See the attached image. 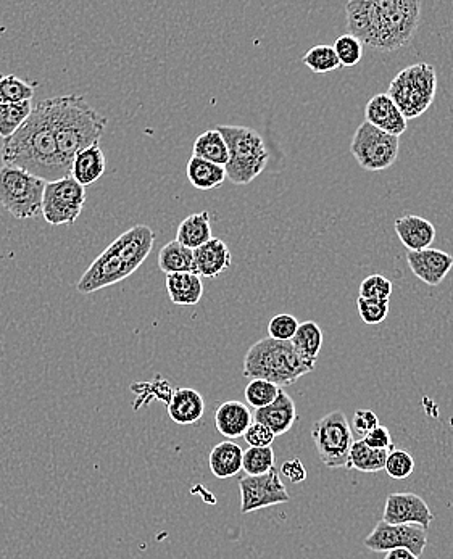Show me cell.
I'll use <instances>...</instances> for the list:
<instances>
[{
    "mask_svg": "<svg viewBox=\"0 0 453 559\" xmlns=\"http://www.w3.org/2000/svg\"><path fill=\"white\" fill-rule=\"evenodd\" d=\"M2 163L54 183L71 176L70 168L60 157L57 137H55L49 99L34 104L30 118L2 144Z\"/></svg>",
    "mask_w": 453,
    "mask_h": 559,
    "instance_id": "obj_1",
    "label": "cell"
},
{
    "mask_svg": "<svg viewBox=\"0 0 453 559\" xmlns=\"http://www.w3.org/2000/svg\"><path fill=\"white\" fill-rule=\"evenodd\" d=\"M155 232L146 224H136L92 261L76 284L79 294H94L97 290L125 281L138 271L154 249Z\"/></svg>",
    "mask_w": 453,
    "mask_h": 559,
    "instance_id": "obj_2",
    "label": "cell"
},
{
    "mask_svg": "<svg viewBox=\"0 0 453 559\" xmlns=\"http://www.w3.org/2000/svg\"><path fill=\"white\" fill-rule=\"evenodd\" d=\"M55 137L60 157L70 168L76 155L91 145L99 144L109 120L91 107L81 96H60L49 99Z\"/></svg>",
    "mask_w": 453,
    "mask_h": 559,
    "instance_id": "obj_3",
    "label": "cell"
},
{
    "mask_svg": "<svg viewBox=\"0 0 453 559\" xmlns=\"http://www.w3.org/2000/svg\"><path fill=\"white\" fill-rule=\"evenodd\" d=\"M313 368L300 360L291 342L262 339L252 345L244 358V376L265 379L276 386H291L300 377L312 373Z\"/></svg>",
    "mask_w": 453,
    "mask_h": 559,
    "instance_id": "obj_4",
    "label": "cell"
},
{
    "mask_svg": "<svg viewBox=\"0 0 453 559\" xmlns=\"http://www.w3.org/2000/svg\"><path fill=\"white\" fill-rule=\"evenodd\" d=\"M421 17L418 0H373V39L370 47L395 52L408 46Z\"/></svg>",
    "mask_w": 453,
    "mask_h": 559,
    "instance_id": "obj_5",
    "label": "cell"
},
{
    "mask_svg": "<svg viewBox=\"0 0 453 559\" xmlns=\"http://www.w3.org/2000/svg\"><path fill=\"white\" fill-rule=\"evenodd\" d=\"M225 137L229 149V162L225 166L229 181L246 186L265 171L270 154L262 136L246 126H217Z\"/></svg>",
    "mask_w": 453,
    "mask_h": 559,
    "instance_id": "obj_6",
    "label": "cell"
},
{
    "mask_svg": "<svg viewBox=\"0 0 453 559\" xmlns=\"http://www.w3.org/2000/svg\"><path fill=\"white\" fill-rule=\"evenodd\" d=\"M437 91L436 68L429 63H416L400 71L389 84V96L404 113L407 120H413L433 105Z\"/></svg>",
    "mask_w": 453,
    "mask_h": 559,
    "instance_id": "obj_7",
    "label": "cell"
},
{
    "mask_svg": "<svg viewBox=\"0 0 453 559\" xmlns=\"http://www.w3.org/2000/svg\"><path fill=\"white\" fill-rule=\"evenodd\" d=\"M47 181L15 168H0V205L17 220H31L42 212Z\"/></svg>",
    "mask_w": 453,
    "mask_h": 559,
    "instance_id": "obj_8",
    "label": "cell"
},
{
    "mask_svg": "<svg viewBox=\"0 0 453 559\" xmlns=\"http://www.w3.org/2000/svg\"><path fill=\"white\" fill-rule=\"evenodd\" d=\"M312 439L316 452L326 468L347 466L355 440L352 426L342 411L336 410L318 419L312 427Z\"/></svg>",
    "mask_w": 453,
    "mask_h": 559,
    "instance_id": "obj_9",
    "label": "cell"
},
{
    "mask_svg": "<svg viewBox=\"0 0 453 559\" xmlns=\"http://www.w3.org/2000/svg\"><path fill=\"white\" fill-rule=\"evenodd\" d=\"M400 139L384 133L368 121L358 126L352 137L350 152L358 165L366 171H383L391 168L399 157Z\"/></svg>",
    "mask_w": 453,
    "mask_h": 559,
    "instance_id": "obj_10",
    "label": "cell"
},
{
    "mask_svg": "<svg viewBox=\"0 0 453 559\" xmlns=\"http://www.w3.org/2000/svg\"><path fill=\"white\" fill-rule=\"evenodd\" d=\"M86 197V187L71 176L47 183L42 200V216L52 226H71L83 212Z\"/></svg>",
    "mask_w": 453,
    "mask_h": 559,
    "instance_id": "obj_11",
    "label": "cell"
},
{
    "mask_svg": "<svg viewBox=\"0 0 453 559\" xmlns=\"http://www.w3.org/2000/svg\"><path fill=\"white\" fill-rule=\"evenodd\" d=\"M239 490L242 514L254 513L268 506L283 505L291 500V495L276 469H271L270 473L263 476L241 477Z\"/></svg>",
    "mask_w": 453,
    "mask_h": 559,
    "instance_id": "obj_12",
    "label": "cell"
},
{
    "mask_svg": "<svg viewBox=\"0 0 453 559\" xmlns=\"http://www.w3.org/2000/svg\"><path fill=\"white\" fill-rule=\"evenodd\" d=\"M363 543L368 550L375 551V553H387V551L407 548L416 556H421L428 545V534H426V529L420 526L379 521Z\"/></svg>",
    "mask_w": 453,
    "mask_h": 559,
    "instance_id": "obj_13",
    "label": "cell"
},
{
    "mask_svg": "<svg viewBox=\"0 0 453 559\" xmlns=\"http://www.w3.org/2000/svg\"><path fill=\"white\" fill-rule=\"evenodd\" d=\"M433 519L428 503L416 493H391L387 497L383 521L389 524H410L428 529Z\"/></svg>",
    "mask_w": 453,
    "mask_h": 559,
    "instance_id": "obj_14",
    "label": "cell"
},
{
    "mask_svg": "<svg viewBox=\"0 0 453 559\" xmlns=\"http://www.w3.org/2000/svg\"><path fill=\"white\" fill-rule=\"evenodd\" d=\"M407 263L416 278L428 286H439L453 268V257L444 250L429 247L420 252H408Z\"/></svg>",
    "mask_w": 453,
    "mask_h": 559,
    "instance_id": "obj_15",
    "label": "cell"
},
{
    "mask_svg": "<svg viewBox=\"0 0 453 559\" xmlns=\"http://www.w3.org/2000/svg\"><path fill=\"white\" fill-rule=\"evenodd\" d=\"M365 121L395 137H400L407 131L408 120L389 94L371 97L366 104Z\"/></svg>",
    "mask_w": 453,
    "mask_h": 559,
    "instance_id": "obj_16",
    "label": "cell"
},
{
    "mask_svg": "<svg viewBox=\"0 0 453 559\" xmlns=\"http://www.w3.org/2000/svg\"><path fill=\"white\" fill-rule=\"evenodd\" d=\"M168 416L179 426L199 423L205 413V400L191 387H179L171 392L167 403Z\"/></svg>",
    "mask_w": 453,
    "mask_h": 559,
    "instance_id": "obj_17",
    "label": "cell"
},
{
    "mask_svg": "<svg viewBox=\"0 0 453 559\" xmlns=\"http://www.w3.org/2000/svg\"><path fill=\"white\" fill-rule=\"evenodd\" d=\"M255 423L268 427L276 437L291 431L297 421L296 403L283 389L271 405L255 411Z\"/></svg>",
    "mask_w": 453,
    "mask_h": 559,
    "instance_id": "obj_18",
    "label": "cell"
},
{
    "mask_svg": "<svg viewBox=\"0 0 453 559\" xmlns=\"http://www.w3.org/2000/svg\"><path fill=\"white\" fill-rule=\"evenodd\" d=\"M395 232L408 252H420L433 245L436 239V228L431 221L423 216H400L394 223Z\"/></svg>",
    "mask_w": 453,
    "mask_h": 559,
    "instance_id": "obj_19",
    "label": "cell"
},
{
    "mask_svg": "<svg viewBox=\"0 0 453 559\" xmlns=\"http://www.w3.org/2000/svg\"><path fill=\"white\" fill-rule=\"evenodd\" d=\"M196 257V271L200 278H218L233 265V255L228 245L221 239L213 237L212 241L194 250Z\"/></svg>",
    "mask_w": 453,
    "mask_h": 559,
    "instance_id": "obj_20",
    "label": "cell"
},
{
    "mask_svg": "<svg viewBox=\"0 0 453 559\" xmlns=\"http://www.w3.org/2000/svg\"><path fill=\"white\" fill-rule=\"evenodd\" d=\"M252 424L254 416L250 413L249 406L237 400L221 403L215 413V426L226 439L244 437Z\"/></svg>",
    "mask_w": 453,
    "mask_h": 559,
    "instance_id": "obj_21",
    "label": "cell"
},
{
    "mask_svg": "<svg viewBox=\"0 0 453 559\" xmlns=\"http://www.w3.org/2000/svg\"><path fill=\"white\" fill-rule=\"evenodd\" d=\"M165 284L171 302L179 307H194L204 297V282L197 273L168 274Z\"/></svg>",
    "mask_w": 453,
    "mask_h": 559,
    "instance_id": "obj_22",
    "label": "cell"
},
{
    "mask_svg": "<svg viewBox=\"0 0 453 559\" xmlns=\"http://www.w3.org/2000/svg\"><path fill=\"white\" fill-rule=\"evenodd\" d=\"M107 168L104 150L100 145H91L88 149L81 150L71 165V178L78 181L81 186H91L104 176Z\"/></svg>",
    "mask_w": 453,
    "mask_h": 559,
    "instance_id": "obj_23",
    "label": "cell"
},
{
    "mask_svg": "<svg viewBox=\"0 0 453 559\" xmlns=\"http://www.w3.org/2000/svg\"><path fill=\"white\" fill-rule=\"evenodd\" d=\"M242 461H244V450L229 440L215 445L208 456L210 471L218 479L236 476L242 469Z\"/></svg>",
    "mask_w": 453,
    "mask_h": 559,
    "instance_id": "obj_24",
    "label": "cell"
},
{
    "mask_svg": "<svg viewBox=\"0 0 453 559\" xmlns=\"http://www.w3.org/2000/svg\"><path fill=\"white\" fill-rule=\"evenodd\" d=\"M345 15L350 36L370 46L373 39V0H350L345 5Z\"/></svg>",
    "mask_w": 453,
    "mask_h": 559,
    "instance_id": "obj_25",
    "label": "cell"
},
{
    "mask_svg": "<svg viewBox=\"0 0 453 559\" xmlns=\"http://www.w3.org/2000/svg\"><path fill=\"white\" fill-rule=\"evenodd\" d=\"M212 239V223L208 212L194 213L184 218L176 232V241L191 250L199 249Z\"/></svg>",
    "mask_w": 453,
    "mask_h": 559,
    "instance_id": "obj_26",
    "label": "cell"
},
{
    "mask_svg": "<svg viewBox=\"0 0 453 559\" xmlns=\"http://www.w3.org/2000/svg\"><path fill=\"white\" fill-rule=\"evenodd\" d=\"M291 344L300 360L315 369L316 360L320 357L321 347H323V332H321L320 326L315 321L300 323L296 336L292 337Z\"/></svg>",
    "mask_w": 453,
    "mask_h": 559,
    "instance_id": "obj_27",
    "label": "cell"
},
{
    "mask_svg": "<svg viewBox=\"0 0 453 559\" xmlns=\"http://www.w3.org/2000/svg\"><path fill=\"white\" fill-rule=\"evenodd\" d=\"M158 268L167 274L197 273L194 250L184 247L178 241L163 245L158 252Z\"/></svg>",
    "mask_w": 453,
    "mask_h": 559,
    "instance_id": "obj_28",
    "label": "cell"
},
{
    "mask_svg": "<svg viewBox=\"0 0 453 559\" xmlns=\"http://www.w3.org/2000/svg\"><path fill=\"white\" fill-rule=\"evenodd\" d=\"M186 173H188L189 183L199 191L217 189V187L223 186L225 179L228 178L225 166L215 165V163L207 162L194 155L189 160Z\"/></svg>",
    "mask_w": 453,
    "mask_h": 559,
    "instance_id": "obj_29",
    "label": "cell"
},
{
    "mask_svg": "<svg viewBox=\"0 0 453 559\" xmlns=\"http://www.w3.org/2000/svg\"><path fill=\"white\" fill-rule=\"evenodd\" d=\"M192 155L220 166H226L229 162L228 144L217 128L207 129L205 133L197 137Z\"/></svg>",
    "mask_w": 453,
    "mask_h": 559,
    "instance_id": "obj_30",
    "label": "cell"
},
{
    "mask_svg": "<svg viewBox=\"0 0 453 559\" xmlns=\"http://www.w3.org/2000/svg\"><path fill=\"white\" fill-rule=\"evenodd\" d=\"M387 456H389L387 450H376L368 447L365 440H357L350 450L349 461L345 468L357 469L362 473H379L386 469Z\"/></svg>",
    "mask_w": 453,
    "mask_h": 559,
    "instance_id": "obj_31",
    "label": "cell"
},
{
    "mask_svg": "<svg viewBox=\"0 0 453 559\" xmlns=\"http://www.w3.org/2000/svg\"><path fill=\"white\" fill-rule=\"evenodd\" d=\"M33 102L21 104H0V137L9 139L17 133L33 112Z\"/></svg>",
    "mask_w": 453,
    "mask_h": 559,
    "instance_id": "obj_32",
    "label": "cell"
},
{
    "mask_svg": "<svg viewBox=\"0 0 453 559\" xmlns=\"http://www.w3.org/2000/svg\"><path fill=\"white\" fill-rule=\"evenodd\" d=\"M275 450L271 447L255 448L249 447L244 452L242 469L246 476H263L275 469Z\"/></svg>",
    "mask_w": 453,
    "mask_h": 559,
    "instance_id": "obj_33",
    "label": "cell"
},
{
    "mask_svg": "<svg viewBox=\"0 0 453 559\" xmlns=\"http://www.w3.org/2000/svg\"><path fill=\"white\" fill-rule=\"evenodd\" d=\"M34 86L15 75H0V104L31 102Z\"/></svg>",
    "mask_w": 453,
    "mask_h": 559,
    "instance_id": "obj_34",
    "label": "cell"
},
{
    "mask_svg": "<svg viewBox=\"0 0 453 559\" xmlns=\"http://www.w3.org/2000/svg\"><path fill=\"white\" fill-rule=\"evenodd\" d=\"M302 62L316 75H325V73H331V71L341 68V62L337 58L336 50H334L333 46H325V44L308 50L307 54L302 58Z\"/></svg>",
    "mask_w": 453,
    "mask_h": 559,
    "instance_id": "obj_35",
    "label": "cell"
},
{
    "mask_svg": "<svg viewBox=\"0 0 453 559\" xmlns=\"http://www.w3.org/2000/svg\"><path fill=\"white\" fill-rule=\"evenodd\" d=\"M281 387L265 379H252L246 387V400L255 410H262L278 398Z\"/></svg>",
    "mask_w": 453,
    "mask_h": 559,
    "instance_id": "obj_36",
    "label": "cell"
},
{
    "mask_svg": "<svg viewBox=\"0 0 453 559\" xmlns=\"http://www.w3.org/2000/svg\"><path fill=\"white\" fill-rule=\"evenodd\" d=\"M334 50L341 62V67L352 68L360 63L363 57V42L358 41L349 33L342 34L334 41Z\"/></svg>",
    "mask_w": 453,
    "mask_h": 559,
    "instance_id": "obj_37",
    "label": "cell"
},
{
    "mask_svg": "<svg viewBox=\"0 0 453 559\" xmlns=\"http://www.w3.org/2000/svg\"><path fill=\"white\" fill-rule=\"evenodd\" d=\"M392 282L381 274H371L360 284V297L379 302H391Z\"/></svg>",
    "mask_w": 453,
    "mask_h": 559,
    "instance_id": "obj_38",
    "label": "cell"
},
{
    "mask_svg": "<svg viewBox=\"0 0 453 559\" xmlns=\"http://www.w3.org/2000/svg\"><path fill=\"white\" fill-rule=\"evenodd\" d=\"M415 471V460L407 450H391L387 456L386 473L392 479L402 481L412 476Z\"/></svg>",
    "mask_w": 453,
    "mask_h": 559,
    "instance_id": "obj_39",
    "label": "cell"
},
{
    "mask_svg": "<svg viewBox=\"0 0 453 559\" xmlns=\"http://www.w3.org/2000/svg\"><path fill=\"white\" fill-rule=\"evenodd\" d=\"M299 326L300 323L296 316L283 313V315H276L275 318L271 319L270 324H268V334H270L271 339L291 342L292 337L296 336Z\"/></svg>",
    "mask_w": 453,
    "mask_h": 559,
    "instance_id": "obj_40",
    "label": "cell"
},
{
    "mask_svg": "<svg viewBox=\"0 0 453 559\" xmlns=\"http://www.w3.org/2000/svg\"><path fill=\"white\" fill-rule=\"evenodd\" d=\"M357 307L360 318L366 324L384 323L387 315H389V302H379V300H368L358 297Z\"/></svg>",
    "mask_w": 453,
    "mask_h": 559,
    "instance_id": "obj_41",
    "label": "cell"
},
{
    "mask_svg": "<svg viewBox=\"0 0 453 559\" xmlns=\"http://www.w3.org/2000/svg\"><path fill=\"white\" fill-rule=\"evenodd\" d=\"M275 439L276 435L260 423L252 424L249 431L244 435V440L249 444V447L255 448L271 447Z\"/></svg>",
    "mask_w": 453,
    "mask_h": 559,
    "instance_id": "obj_42",
    "label": "cell"
},
{
    "mask_svg": "<svg viewBox=\"0 0 453 559\" xmlns=\"http://www.w3.org/2000/svg\"><path fill=\"white\" fill-rule=\"evenodd\" d=\"M352 426H354V431L363 439L365 435L370 434L373 429L379 426V419L375 411L357 410L354 413Z\"/></svg>",
    "mask_w": 453,
    "mask_h": 559,
    "instance_id": "obj_43",
    "label": "cell"
},
{
    "mask_svg": "<svg viewBox=\"0 0 453 559\" xmlns=\"http://www.w3.org/2000/svg\"><path fill=\"white\" fill-rule=\"evenodd\" d=\"M363 440H365V444L368 445V447L376 448V450H387V452H391L392 447H394V445H392L391 432H389L387 427L381 426V424H379L376 429H373L370 434L365 435Z\"/></svg>",
    "mask_w": 453,
    "mask_h": 559,
    "instance_id": "obj_44",
    "label": "cell"
},
{
    "mask_svg": "<svg viewBox=\"0 0 453 559\" xmlns=\"http://www.w3.org/2000/svg\"><path fill=\"white\" fill-rule=\"evenodd\" d=\"M281 474L287 477L292 484H300V482H304L307 479V469H305L304 464H302L299 458L286 461L281 466Z\"/></svg>",
    "mask_w": 453,
    "mask_h": 559,
    "instance_id": "obj_45",
    "label": "cell"
},
{
    "mask_svg": "<svg viewBox=\"0 0 453 559\" xmlns=\"http://www.w3.org/2000/svg\"><path fill=\"white\" fill-rule=\"evenodd\" d=\"M384 559H420V556H416L407 548H399V550L387 551Z\"/></svg>",
    "mask_w": 453,
    "mask_h": 559,
    "instance_id": "obj_46",
    "label": "cell"
}]
</instances>
